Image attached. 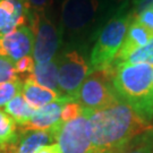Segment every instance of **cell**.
Returning <instances> with one entry per match:
<instances>
[{"mask_svg": "<svg viewBox=\"0 0 153 153\" xmlns=\"http://www.w3.org/2000/svg\"><path fill=\"white\" fill-rule=\"evenodd\" d=\"M123 64H150V65H153V38L145 45L134 50L131 55L127 56Z\"/></svg>", "mask_w": 153, "mask_h": 153, "instance_id": "16", "label": "cell"}, {"mask_svg": "<svg viewBox=\"0 0 153 153\" xmlns=\"http://www.w3.org/2000/svg\"><path fill=\"white\" fill-rule=\"evenodd\" d=\"M71 101H75V100L71 97L62 95L55 102H51L40 109H36L33 117L27 123L19 126L21 131L23 133L34 131H50L60 120L61 110L64 108V105Z\"/></svg>", "mask_w": 153, "mask_h": 153, "instance_id": "10", "label": "cell"}, {"mask_svg": "<svg viewBox=\"0 0 153 153\" xmlns=\"http://www.w3.org/2000/svg\"><path fill=\"white\" fill-rule=\"evenodd\" d=\"M149 9L153 11V0H141V1H138L135 5L131 16L136 17L140 14H142L143 11L149 10Z\"/></svg>", "mask_w": 153, "mask_h": 153, "instance_id": "23", "label": "cell"}, {"mask_svg": "<svg viewBox=\"0 0 153 153\" xmlns=\"http://www.w3.org/2000/svg\"><path fill=\"white\" fill-rule=\"evenodd\" d=\"M22 95L26 100V102L35 110L51 102H55L62 97L59 92H56L36 84L30 77H26L25 82L23 83Z\"/></svg>", "mask_w": 153, "mask_h": 153, "instance_id": "11", "label": "cell"}, {"mask_svg": "<svg viewBox=\"0 0 153 153\" xmlns=\"http://www.w3.org/2000/svg\"><path fill=\"white\" fill-rule=\"evenodd\" d=\"M83 112V108L79 103H77L76 101H71L68 103L64 105V108L61 110L60 120L61 121H69L77 118L78 116H81Z\"/></svg>", "mask_w": 153, "mask_h": 153, "instance_id": "18", "label": "cell"}, {"mask_svg": "<svg viewBox=\"0 0 153 153\" xmlns=\"http://www.w3.org/2000/svg\"><path fill=\"white\" fill-rule=\"evenodd\" d=\"M115 71V68H111L93 71L83 82L74 100L81 104L82 108L91 111L104 109L118 102L119 98L112 86Z\"/></svg>", "mask_w": 153, "mask_h": 153, "instance_id": "4", "label": "cell"}, {"mask_svg": "<svg viewBox=\"0 0 153 153\" xmlns=\"http://www.w3.org/2000/svg\"><path fill=\"white\" fill-rule=\"evenodd\" d=\"M34 66H35V61L32 56H26V57H23L18 61L15 62V69H16L17 74H26V75H31L34 69Z\"/></svg>", "mask_w": 153, "mask_h": 153, "instance_id": "20", "label": "cell"}, {"mask_svg": "<svg viewBox=\"0 0 153 153\" xmlns=\"http://www.w3.org/2000/svg\"><path fill=\"white\" fill-rule=\"evenodd\" d=\"M131 1H133V4H134V5H136L137 2H138V1H141V0H131Z\"/></svg>", "mask_w": 153, "mask_h": 153, "instance_id": "26", "label": "cell"}, {"mask_svg": "<svg viewBox=\"0 0 153 153\" xmlns=\"http://www.w3.org/2000/svg\"><path fill=\"white\" fill-rule=\"evenodd\" d=\"M27 77L32 78L36 84L43 86V88H50V90L56 91V92H59V85H58V56L55 57L52 60L48 61V62L35 64L33 73L31 75H28Z\"/></svg>", "mask_w": 153, "mask_h": 153, "instance_id": "12", "label": "cell"}, {"mask_svg": "<svg viewBox=\"0 0 153 153\" xmlns=\"http://www.w3.org/2000/svg\"><path fill=\"white\" fill-rule=\"evenodd\" d=\"M115 1H118V2H121V1H124V0H115Z\"/></svg>", "mask_w": 153, "mask_h": 153, "instance_id": "27", "label": "cell"}, {"mask_svg": "<svg viewBox=\"0 0 153 153\" xmlns=\"http://www.w3.org/2000/svg\"><path fill=\"white\" fill-rule=\"evenodd\" d=\"M124 153H153V148L146 143L135 144V145H131L129 149L126 150Z\"/></svg>", "mask_w": 153, "mask_h": 153, "instance_id": "24", "label": "cell"}, {"mask_svg": "<svg viewBox=\"0 0 153 153\" xmlns=\"http://www.w3.org/2000/svg\"><path fill=\"white\" fill-rule=\"evenodd\" d=\"M90 112L91 110L83 108L81 116L69 121L59 120L49 131L62 153H90L92 146Z\"/></svg>", "mask_w": 153, "mask_h": 153, "instance_id": "5", "label": "cell"}, {"mask_svg": "<svg viewBox=\"0 0 153 153\" xmlns=\"http://www.w3.org/2000/svg\"><path fill=\"white\" fill-rule=\"evenodd\" d=\"M38 153H62V151L57 143H51L49 145L41 149Z\"/></svg>", "mask_w": 153, "mask_h": 153, "instance_id": "25", "label": "cell"}, {"mask_svg": "<svg viewBox=\"0 0 153 153\" xmlns=\"http://www.w3.org/2000/svg\"><path fill=\"white\" fill-rule=\"evenodd\" d=\"M5 112L10 116L16 124L22 126L32 118L35 112V109L26 102V100L21 93V94H17L15 98L11 99L6 104Z\"/></svg>", "mask_w": 153, "mask_h": 153, "instance_id": "14", "label": "cell"}, {"mask_svg": "<svg viewBox=\"0 0 153 153\" xmlns=\"http://www.w3.org/2000/svg\"><path fill=\"white\" fill-rule=\"evenodd\" d=\"M99 0H62L61 27L73 35L84 33L91 27L99 10Z\"/></svg>", "mask_w": 153, "mask_h": 153, "instance_id": "8", "label": "cell"}, {"mask_svg": "<svg viewBox=\"0 0 153 153\" xmlns=\"http://www.w3.org/2000/svg\"><path fill=\"white\" fill-rule=\"evenodd\" d=\"M53 0H25L28 10L31 13L45 14L47 9H49Z\"/></svg>", "mask_w": 153, "mask_h": 153, "instance_id": "21", "label": "cell"}, {"mask_svg": "<svg viewBox=\"0 0 153 153\" xmlns=\"http://www.w3.org/2000/svg\"><path fill=\"white\" fill-rule=\"evenodd\" d=\"M33 49L34 33L27 25L19 26L9 34L0 35V57H6L14 64L23 57L31 56Z\"/></svg>", "mask_w": 153, "mask_h": 153, "instance_id": "9", "label": "cell"}, {"mask_svg": "<svg viewBox=\"0 0 153 153\" xmlns=\"http://www.w3.org/2000/svg\"><path fill=\"white\" fill-rule=\"evenodd\" d=\"M133 18L140 23L143 27L146 28L153 36V11L152 10L149 9V10L143 11L142 14H140L136 17H133Z\"/></svg>", "mask_w": 153, "mask_h": 153, "instance_id": "22", "label": "cell"}, {"mask_svg": "<svg viewBox=\"0 0 153 153\" xmlns=\"http://www.w3.org/2000/svg\"><path fill=\"white\" fill-rule=\"evenodd\" d=\"M152 97H153V84H152Z\"/></svg>", "mask_w": 153, "mask_h": 153, "instance_id": "28", "label": "cell"}, {"mask_svg": "<svg viewBox=\"0 0 153 153\" xmlns=\"http://www.w3.org/2000/svg\"><path fill=\"white\" fill-rule=\"evenodd\" d=\"M0 153H2V150H1V151H0Z\"/></svg>", "mask_w": 153, "mask_h": 153, "instance_id": "29", "label": "cell"}, {"mask_svg": "<svg viewBox=\"0 0 153 153\" xmlns=\"http://www.w3.org/2000/svg\"><path fill=\"white\" fill-rule=\"evenodd\" d=\"M28 18L34 33L33 58L35 64L52 60L62 43V27L57 26L45 14L31 13Z\"/></svg>", "mask_w": 153, "mask_h": 153, "instance_id": "6", "label": "cell"}, {"mask_svg": "<svg viewBox=\"0 0 153 153\" xmlns=\"http://www.w3.org/2000/svg\"><path fill=\"white\" fill-rule=\"evenodd\" d=\"M131 21V14L120 11L110 18L101 28L88 61L92 71L114 68L112 64L123 47Z\"/></svg>", "mask_w": 153, "mask_h": 153, "instance_id": "3", "label": "cell"}, {"mask_svg": "<svg viewBox=\"0 0 153 153\" xmlns=\"http://www.w3.org/2000/svg\"><path fill=\"white\" fill-rule=\"evenodd\" d=\"M53 142L49 131H27L17 143L16 153H38L40 150Z\"/></svg>", "mask_w": 153, "mask_h": 153, "instance_id": "13", "label": "cell"}, {"mask_svg": "<svg viewBox=\"0 0 153 153\" xmlns=\"http://www.w3.org/2000/svg\"><path fill=\"white\" fill-rule=\"evenodd\" d=\"M17 28L14 16L0 7V35L9 34Z\"/></svg>", "mask_w": 153, "mask_h": 153, "instance_id": "19", "label": "cell"}, {"mask_svg": "<svg viewBox=\"0 0 153 153\" xmlns=\"http://www.w3.org/2000/svg\"><path fill=\"white\" fill-rule=\"evenodd\" d=\"M93 71L85 57L76 49L66 50L58 56V85L62 95L74 99L83 82Z\"/></svg>", "mask_w": 153, "mask_h": 153, "instance_id": "7", "label": "cell"}, {"mask_svg": "<svg viewBox=\"0 0 153 153\" xmlns=\"http://www.w3.org/2000/svg\"><path fill=\"white\" fill-rule=\"evenodd\" d=\"M115 69L112 86L119 100L131 105L143 119H152L153 65L121 64Z\"/></svg>", "mask_w": 153, "mask_h": 153, "instance_id": "2", "label": "cell"}, {"mask_svg": "<svg viewBox=\"0 0 153 153\" xmlns=\"http://www.w3.org/2000/svg\"><path fill=\"white\" fill-rule=\"evenodd\" d=\"M23 82L19 78L16 81H11V82L1 83L0 84V108L5 107L17 94H21Z\"/></svg>", "mask_w": 153, "mask_h": 153, "instance_id": "17", "label": "cell"}, {"mask_svg": "<svg viewBox=\"0 0 153 153\" xmlns=\"http://www.w3.org/2000/svg\"><path fill=\"white\" fill-rule=\"evenodd\" d=\"M90 153H124L149 124L131 105L119 100L115 104L90 112Z\"/></svg>", "mask_w": 153, "mask_h": 153, "instance_id": "1", "label": "cell"}, {"mask_svg": "<svg viewBox=\"0 0 153 153\" xmlns=\"http://www.w3.org/2000/svg\"><path fill=\"white\" fill-rule=\"evenodd\" d=\"M18 143L16 123L8 114L0 110V149L7 150L16 149Z\"/></svg>", "mask_w": 153, "mask_h": 153, "instance_id": "15", "label": "cell"}]
</instances>
